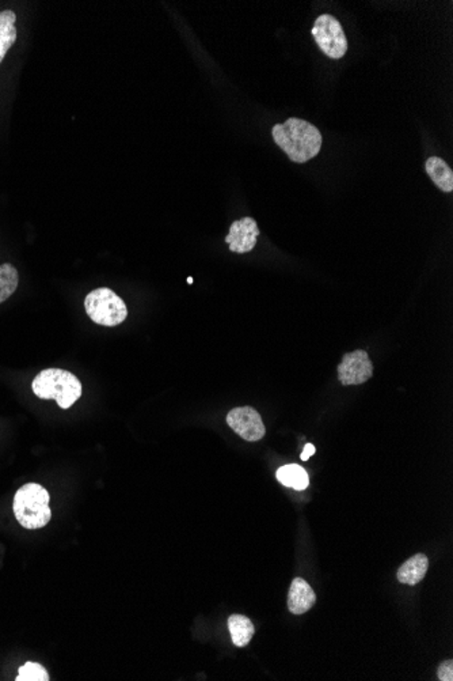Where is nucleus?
Instances as JSON below:
<instances>
[{"instance_id":"obj_1","label":"nucleus","mask_w":453,"mask_h":681,"mask_svg":"<svg viewBox=\"0 0 453 681\" xmlns=\"http://www.w3.org/2000/svg\"><path fill=\"white\" fill-rule=\"evenodd\" d=\"M274 142L287 153L290 161L305 164L318 156L322 148V134L315 126L305 120L290 117L273 127Z\"/></svg>"},{"instance_id":"obj_2","label":"nucleus","mask_w":453,"mask_h":681,"mask_svg":"<svg viewBox=\"0 0 453 681\" xmlns=\"http://www.w3.org/2000/svg\"><path fill=\"white\" fill-rule=\"evenodd\" d=\"M34 395L42 400H55L63 409L71 408L82 396L78 377L67 370L47 369L31 382Z\"/></svg>"},{"instance_id":"obj_3","label":"nucleus","mask_w":453,"mask_h":681,"mask_svg":"<svg viewBox=\"0 0 453 681\" xmlns=\"http://www.w3.org/2000/svg\"><path fill=\"white\" fill-rule=\"evenodd\" d=\"M49 501V494L41 484L28 483L21 487L15 492L13 504V510L20 525L31 531L48 525L52 518Z\"/></svg>"},{"instance_id":"obj_4","label":"nucleus","mask_w":453,"mask_h":681,"mask_svg":"<svg viewBox=\"0 0 453 681\" xmlns=\"http://www.w3.org/2000/svg\"><path fill=\"white\" fill-rule=\"evenodd\" d=\"M87 316L98 326L116 327L128 318V308L122 298L108 287L93 290L84 298Z\"/></svg>"},{"instance_id":"obj_5","label":"nucleus","mask_w":453,"mask_h":681,"mask_svg":"<svg viewBox=\"0 0 453 681\" xmlns=\"http://www.w3.org/2000/svg\"><path fill=\"white\" fill-rule=\"evenodd\" d=\"M313 36L322 52L330 58H341L348 50V39L342 26L333 15L324 14L315 21Z\"/></svg>"},{"instance_id":"obj_6","label":"nucleus","mask_w":453,"mask_h":681,"mask_svg":"<svg viewBox=\"0 0 453 681\" xmlns=\"http://www.w3.org/2000/svg\"><path fill=\"white\" fill-rule=\"evenodd\" d=\"M226 423L242 440L257 443L266 435L262 417L253 407H238L226 415Z\"/></svg>"},{"instance_id":"obj_7","label":"nucleus","mask_w":453,"mask_h":681,"mask_svg":"<svg viewBox=\"0 0 453 681\" xmlns=\"http://www.w3.org/2000/svg\"><path fill=\"white\" fill-rule=\"evenodd\" d=\"M373 376V364L365 351L357 350L345 354L338 364V380L343 387L361 385Z\"/></svg>"},{"instance_id":"obj_8","label":"nucleus","mask_w":453,"mask_h":681,"mask_svg":"<svg viewBox=\"0 0 453 681\" xmlns=\"http://www.w3.org/2000/svg\"><path fill=\"white\" fill-rule=\"evenodd\" d=\"M260 234L257 222L253 218H242V220H235L231 225L230 233L226 237V242L228 244L231 252L244 255L254 249Z\"/></svg>"},{"instance_id":"obj_9","label":"nucleus","mask_w":453,"mask_h":681,"mask_svg":"<svg viewBox=\"0 0 453 681\" xmlns=\"http://www.w3.org/2000/svg\"><path fill=\"white\" fill-rule=\"evenodd\" d=\"M316 603V595L313 587L303 578H295L290 584L288 595V608L290 614H303L310 611Z\"/></svg>"},{"instance_id":"obj_10","label":"nucleus","mask_w":453,"mask_h":681,"mask_svg":"<svg viewBox=\"0 0 453 681\" xmlns=\"http://www.w3.org/2000/svg\"><path fill=\"white\" fill-rule=\"evenodd\" d=\"M429 560L423 553H417V555L412 556L407 562L399 568L398 570V581L401 584L414 585L420 584L423 578H425L426 573H428Z\"/></svg>"},{"instance_id":"obj_11","label":"nucleus","mask_w":453,"mask_h":681,"mask_svg":"<svg viewBox=\"0 0 453 681\" xmlns=\"http://www.w3.org/2000/svg\"><path fill=\"white\" fill-rule=\"evenodd\" d=\"M228 630L236 648H244L249 645L255 632L254 624L244 614H233L228 617Z\"/></svg>"},{"instance_id":"obj_12","label":"nucleus","mask_w":453,"mask_h":681,"mask_svg":"<svg viewBox=\"0 0 453 681\" xmlns=\"http://www.w3.org/2000/svg\"><path fill=\"white\" fill-rule=\"evenodd\" d=\"M426 173L431 178L440 190L444 193H452L453 191V173L452 169L445 164L439 157H431L426 161Z\"/></svg>"},{"instance_id":"obj_13","label":"nucleus","mask_w":453,"mask_h":681,"mask_svg":"<svg viewBox=\"0 0 453 681\" xmlns=\"http://www.w3.org/2000/svg\"><path fill=\"white\" fill-rule=\"evenodd\" d=\"M17 15L12 10L0 13V63L17 41Z\"/></svg>"},{"instance_id":"obj_14","label":"nucleus","mask_w":453,"mask_h":681,"mask_svg":"<svg viewBox=\"0 0 453 681\" xmlns=\"http://www.w3.org/2000/svg\"><path fill=\"white\" fill-rule=\"evenodd\" d=\"M277 480H279L282 486L298 489V491H303V489L307 488L308 484H310L308 473L306 472L305 468H301L300 465L298 464H289L280 468V470H277Z\"/></svg>"},{"instance_id":"obj_15","label":"nucleus","mask_w":453,"mask_h":681,"mask_svg":"<svg viewBox=\"0 0 453 681\" xmlns=\"http://www.w3.org/2000/svg\"><path fill=\"white\" fill-rule=\"evenodd\" d=\"M20 283L17 268L12 264L0 265V303L9 300Z\"/></svg>"},{"instance_id":"obj_16","label":"nucleus","mask_w":453,"mask_h":681,"mask_svg":"<svg viewBox=\"0 0 453 681\" xmlns=\"http://www.w3.org/2000/svg\"><path fill=\"white\" fill-rule=\"evenodd\" d=\"M17 681H48L49 680V675H48L45 668L41 664L37 662H26L23 667L20 668V675L15 678Z\"/></svg>"},{"instance_id":"obj_17","label":"nucleus","mask_w":453,"mask_h":681,"mask_svg":"<svg viewBox=\"0 0 453 681\" xmlns=\"http://www.w3.org/2000/svg\"><path fill=\"white\" fill-rule=\"evenodd\" d=\"M437 676H439L440 681H452L453 680V662L452 659L442 662L437 670Z\"/></svg>"},{"instance_id":"obj_18","label":"nucleus","mask_w":453,"mask_h":681,"mask_svg":"<svg viewBox=\"0 0 453 681\" xmlns=\"http://www.w3.org/2000/svg\"><path fill=\"white\" fill-rule=\"evenodd\" d=\"M315 446H314L313 444H307V445L305 446V451L301 453L300 459L303 460V461H307V460H310L311 456L315 454Z\"/></svg>"},{"instance_id":"obj_19","label":"nucleus","mask_w":453,"mask_h":681,"mask_svg":"<svg viewBox=\"0 0 453 681\" xmlns=\"http://www.w3.org/2000/svg\"><path fill=\"white\" fill-rule=\"evenodd\" d=\"M188 283H193V279L188 278Z\"/></svg>"}]
</instances>
